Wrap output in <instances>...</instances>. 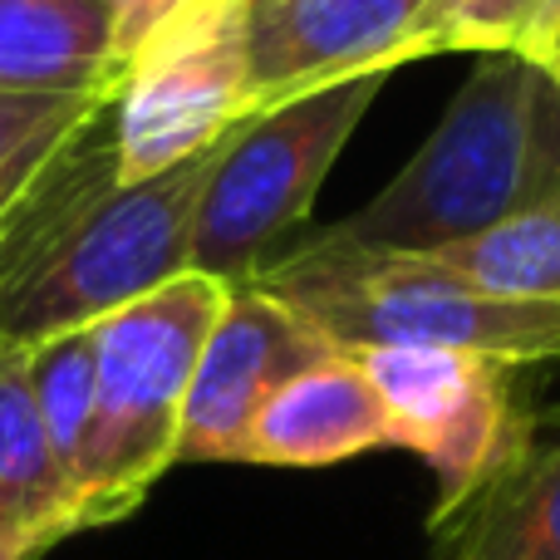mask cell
<instances>
[{
  "mask_svg": "<svg viewBox=\"0 0 560 560\" xmlns=\"http://www.w3.org/2000/svg\"><path fill=\"white\" fill-rule=\"evenodd\" d=\"M104 5H114V15H118V0H104Z\"/></svg>",
  "mask_w": 560,
  "mask_h": 560,
  "instance_id": "obj_22",
  "label": "cell"
},
{
  "mask_svg": "<svg viewBox=\"0 0 560 560\" xmlns=\"http://www.w3.org/2000/svg\"><path fill=\"white\" fill-rule=\"evenodd\" d=\"M522 55H526V59H536V65H541L546 74L556 79V89H560V25H551L541 39H532V45H526Z\"/></svg>",
  "mask_w": 560,
  "mask_h": 560,
  "instance_id": "obj_19",
  "label": "cell"
},
{
  "mask_svg": "<svg viewBox=\"0 0 560 560\" xmlns=\"http://www.w3.org/2000/svg\"><path fill=\"white\" fill-rule=\"evenodd\" d=\"M388 413V443L418 453L438 472L443 502L433 526H447L492 477L512 467L532 438L516 413L512 364L463 349H364Z\"/></svg>",
  "mask_w": 560,
  "mask_h": 560,
  "instance_id": "obj_6",
  "label": "cell"
},
{
  "mask_svg": "<svg viewBox=\"0 0 560 560\" xmlns=\"http://www.w3.org/2000/svg\"><path fill=\"white\" fill-rule=\"evenodd\" d=\"M443 532V560H560V438L526 443Z\"/></svg>",
  "mask_w": 560,
  "mask_h": 560,
  "instance_id": "obj_13",
  "label": "cell"
},
{
  "mask_svg": "<svg viewBox=\"0 0 560 560\" xmlns=\"http://www.w3.org/2000/svg\"><path fill=\"white\" fill-rule=\"evenodd\" d=\"M556 0H428L408 35V65L428 55H506L546 30Z\"/></svg>",
  "mask_w": 560,
  "mask_h": 560,
  "instance_id": "obj_17",
  "label": "cell"
},
{
  "mask_svg": "<svg viewBox=\"0 0 560 560\" xmlns=\"http://www.w3.org/2000/svg\"><path fill=\"white\" fill-rule=\"evenodd\" d=\"M74 532L84 516L35 408L25 349L0 345V536L15 560H35Z\"/></svg>",
  "mask_w": 560,
  "mask_h": 560,
  "instance_id": "obj_12",
  "label": "cell"
},
{
  "mask_svg": "<svg viewBox=\"0 0 560 560\" xmlns=\"http://www.w3.org/2000/svg\"><path fill=\"white\" fill-rule=\"evenodd\" d=\"M246 15L252 0L173 35L124 74L114 98L118 183L167 173L217 148L242 118H252Z\"/></svg>",
  "mask_w": 560,
  "mask_h": 560,
  "instance_id": "obj_7",
  "label": "cell"
},
{
  "mask_svg": "<svg viewBox=\"0 0 560 560\" xmlns=\"http://www.w3.org/2000/svg\"><path fill=\"white\" fill-rule=\"evenodd\" d=\"M108 124L114 108L59 163L39 212L0 261V345L30 349L69 329H94L192 271L197 207L222 143L143 183H118V167H108L79 192L74 177Z\"/></svg>",
  "mask_w": 560,
  "mask_h": 560,
  "instance_id": "obj_1",
  "label": "cell"
},
{
  "mask_svg": "<svg viewBox=\"0 0 560 560\" xmlns=\"http://www.w3.org/2000/svg\"><path fill=\"white\" fill-rule=\"evenodd\" d=\"M329 354L339 349H329L271 290L232 285L187 388L177 463H242L246 433L276 388Z\"/></svg>",
  "mask_w": 560,
  "mask_h": 560,
  "instance_id": "obj_8",
  "label": "cell"
},
{
  "mask_svg": "<svg viewBox=\"0 0 560 560\" xmlns=\"http://www.w3.org/2000/svg\"><path fill=\"white\" fill-rule=\"evenodd\" d=\"M252 285L271 290L339 354L463 349L512 369L560 359V305L492 295L418 252H378L319 232L285 246Z\"/></svg>",
  "mask_w": 560,
  "mask_h": 560,
  "instance_id": "obj_3",
  "label": "cell"
},
{
  "mask_svg": "<svg viewBox=\"0 0 560 560\" xmlns=\"http://www.w3.org/2000/svg\"><path fill=\"white\" fill-rule=\"evenodd\" d=\"M0 560H15V551L5 546V536H0Z\"/></svg>",
  "mask_w": 560,
  "mask_h": 560,
  "instance_id": "obj_21",
  "label": "cell"
},
{
  "mask_svg": "<svg viewBox=\"0 0 560 560\" xmlns=\"http://www.w3.org/2000/svg\"><path fill=\"white\" fill-rule=\"evenodd\" d=\"M428 0H252V114L310 89L408 65V35Z\"/></svg>",
  "mask_w": 560,
  "mask_h": 560,
  "instance_id": "obj_9",
  "label": "cell"
},
{
  "mask_svg": "<svg viewBox=\"0 0 560 560\" xmlns=\"http://www.w3.org/2000/svg\"><path fill=\"white\" fill-rule=\"evenodd\" d=\"M418 256H433L438 266L492 290V295L560 305V192L516 212L512 222L492 226V232Z\"/></svg>",
  "mask_w": 560,
  "mask_h": 560,
  "instance_id": "obj_15",
  "label": "cell"
},
{
  "mask_svg": "<svg viewBox=\"0 0 560 560\" xmlns=\"http://www.w3.org/2000/svg\"><path fill=\"white\" fill-rule=\"evenodd\" d=\"M226 295L232 285L187 271L94 325L98 404L79 477L84 532L133 516L158 477L177 467L187 388Z\"/></svg>",
  "mask_w": 560,
  "mask_h": 560,
  "instance_id": "obj_4",
  "label": "cell"
},
{
  "mask_svg": "<svg viewBox=\"0 0 560 560\" xmlns=\"http://www.w3.org/2000/svg\"><path fill=\"white\" fill-rule=\"evenodd\" d=\"M108 108V94H0V261L39 212L59 163Z\"/></svg>",
  "mask_w": 560,
  "mask_h": 560,
  "instance_id": "obj_14",
  "label": "cell"
},
{
  "mask_svg": "<svg viewBox=\"0 0 560 560\" xmlns=\"http://www.w3.org/2000/svg\"><path fill=\"white\" fill-rule=\"evenodd\" d=\"M374 447H394L384 398L354 354H329L276 388L246 433L242 463L335 467Z\"/></svg>",
  "mask_w": 560,
  "mask_h": 560,
  "instance_id": "obj_10",
  "label": "cell"
},
{
  "mask_svg": "<svg viewBox=\"0 0 560 560\" xmlns=\"http://www.w3.org/2000/svg\"><path fill=\"white\" fill-rule=\"evenodd\" d=\"M124 89L118 15L104 0H0V94Z\"/></svg>",
  "mask_w": 560,
  "mask_h": 560,
  "instance_id": "obj_11",
  "label": "cell"
},
{
  "mask_svg": "<svg viewBox=\"0 0 560 560\" xmlns=\"http://www.w3.org/2000/svg\"><path fill=\"white\" fill-rule=\"evenodd\" d=\"M560 192V89L522 49L482 55L443 124L354 217L325 226L378 252H443Z\"/></svg>",
  "mask_w": 560,
  "mask_h": 560,
  "instance_id": "obj_2",
  "label": "cell"
},
{
  "mask_svg": "<svg viewBox=\"0 0 560 560\" xmlns=\"http://www.w3.org/2000/svg\"><path fill=\"white\" fill-rule=\"evenodd\" d=\"M384 84L388 74H359L242 118L217 148L197 207L192 271L222 285H252L310 217L329 167Z\"/></svg>",
  "mask_w": 560,
  "mask_h": 560,
  "instance_id": "obj_5",
  "label": "cell"
},
{
  "mask_svg": "<svg viewBox=\"0 0 560 560\" xmlns=\"http://www.w3.org/2000/svg\"><path fill=\"white\" fill-rule=\"evenodd\" d=\"M551 25H560V0L551 5V20H546V30H551ZM546 30H541V35H546ZM541 35H536V39H541Z\"/></svg>",
  "mask_w": 560,
  "mask_h": 560,
  "instance_id": "obj_20",
  "label": "cell"
},
{
  "mask_svg": "<svg viewBox=\"0 0 560 560\" xmlns=\"http://www.w3.org/2000/svg\"><path fill=\"white\" fill-rule=\"evenodd\" d=\"M232 5H242V0H118V65H124V74L173 35Z\"/></svg>",
  "mask_w": 560,
  "mask_h": 560,
  "instance_id": "obj_18",
  "label": "cell"
},
{
  "mask_svg": "<svg viewBox=\"0 0 560 560\" xmlns=\"http://www.w3.org/2000/svg\"><path fill=\"white\" fill-rule=\"evenodd\" d=\"M25 364H30V388H35V408L45 418L49 447H55L59 467L69 472L79 497L89 433H94V404H98L94 329H69V335L39 339V345L25 349Z\"/></svg>",
  "mask_w": 560,
  "mask_h": 560,
  "instance_id": "obj_16",
  "label": "cell"
}]
</instances>
